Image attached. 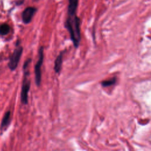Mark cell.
<instances>
[{
	"label": "cell",
	"mask_w": 151,
	"mask_h": 151,
	"mask_svg": "<svg viewBox=\"0 0 151 151\" xmlns=\"http://www.w3.org/2000/svg\"><path fill=\"white\" fill-rule=\"evenodd\" d=\"M10 31V27L8 24H3L0 26V34L6 36Z\"/></svg>",
	"instance_id": "ba28073f"
},
{
	"label": "cell",
	"mask_w": 151,
	"mask_h": 151,
	"mask_svg": "<svg viewBox=\"0 0 151 151\" xmlns=\"http://www.w3.org/2000/svg\"><path fill=\"white\" fill-rule=\"evenodd\" d=\"M23 47L19 46L18 44L10 59V61L8 64V68L11 71L15 70L18 67L19 63L23 54Z\"/></svg>",
	"instance_id": "7a4b0ae2"
},
{
	"label": "cell",
	"mask_w": 151,
	"mask_h": 151,
	"mask_svg": "<svg viewBox=\"0 0 151 151\" xmlns=\"http://www.w3.org/2000/svg\"><path fill=\"white\" fill-rule=\"evenodd\" d=\"M44 60V48L41 47L39 50V60L35 66V81L36 85L40 86L41 83V68Z\"/></svg>",
	"instance_id": "3957f363"
},
{
	"label": "cell",
	"mask_w": 151,
	"mask_h": 151,
	"mask_svg": "<svg viewBox=\"0 0 151 151\" xmlns=\"http://www.w3.org/2000/svg\"><path fill=\"white\" fill-rule=\"evenodd\" d=\"M63 53L64 52H61L59 55L56 58L55 62H54V69L56 72V73L60 74L61 68H62V64H63Z\"/></svg>",
	"instance_id": "8992f818"
},
{
	"label": "cell",
	"mask_w": 151,
	"mask_h": 151,
	"mask_svg": "<svg viewBox=\"0 0 151 151\" xmlns=\"http://www.w3.org/2000/svg\"><path fill=\"white\" fill-rule=\"evenodd\" d=\"M116 79H110V80H108L106 81H104L102 82V86H105V87H107L109 86H110L113 84H114L115 83Z\"/></svg>",
	"instance_id": "9c48e42d"
},
{
	"label": "cell",
	"mask_w": 151,
	"mask_h": 151,
	"mask_svg": "<svg viewBox=\"0 0 151 151\" xmlns=\"http://www.w3.org/2000/svg\"><path fill=\"white\" fill-rule=\"evenodd\" d=\"M78 3L79 0H69L68 18L65 23L75 48L79 47L81 40L80 20L76 15Z\"/></svg>",
	"instance_id": "6da1fadb"
},
{
	"label": "cell",
	"mask_w": 151,
	"mask_h": 151,
	"mask_svg": "<svg viewBox=\"0 0 151 151\" xmlns=\"http://www.w3.org/2000/svg\"><path fill=\"white\" fill-rule=\"evenodd\" d=\"M28 72L25 73L26 77H24L23 82L22 88H21V102L24 105L28 104V92L30 89V81L27 78Z\"/></svg>",
	"instance_id": "277c9868"
},
{
	"label": "cell",
	"mask_w": 151,
	"mask_h": 151,
	"mask_svg": "<svg viewBox=\"0 0 151 151\" xmlns=\"http://www.w3.org/2000/svg\"><path fill=\"white\" fill-rule=\"evenodd\" d=\"M36 11L37 9L34 7H29L26 8L24 10L21 15L22 20L23 23L26 24H29L31 21L33 16H34Z\"/></svg>",
	"instance_id": "5b68a950"
},
{
	"label": "cell",
	"mask_w": 151,
	"mask_h": 151,
	"mask_svg": "<svg viewBox=\"0 0 151 151\" xmlns=\"http://www.w3.org/2000/svg\"><path fill=\"white\" fill-rule=\"evenodd\" d=\"M10 116H11V112L10 111L7 112L2 119L1 122V129H4L8 126V125L10 123Z\"/></svg>",
	"instance_id": "52a82bcc"
}]
</instances>
